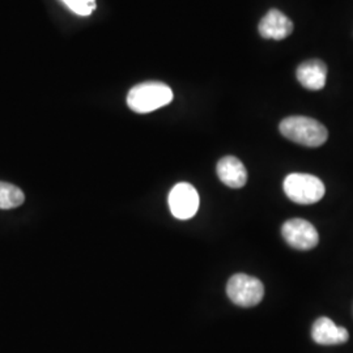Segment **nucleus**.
I'll list each match as a JSON object with an SVG mask.
<instances>
[{"instance_id":"nucleus-1","label":"nucleus","mask_w":353,"mask_h":353,"mask_svg":"<svg viewBox=\"0 0 353 353\" xmlns=\"http://www.w3.org/2000/svg\"><path fill=\"white\" fill-rule=\"evenodd\" d=\"M279 130L287 139L303 147L316 148L327 141V128L309 117H288L280 123Z\"/></svg>"},{"instance_id":"nucleus-2","label":"nucleus","mask_w":353,"mask_h":353,"mask_svg":"<svg viewBox=\"0 0 353 353\" xmlns=\"http://www.w3.org/2000/svg\"><path fill=\"white\" fill-rule=\"evenodd\" d=\"M173 97V90L164 83L148 81L131 88L127 94V105L135 113H151L169 105Z\"/></svg>"},{"instance_id":"nucleus-3","label":"nucleus","mask_w":353,"mask_h":353,"mask_svg":"<svg viewBox=\"0 0 353 353\" xmlns=\"http://www.w3.org/2000/svg\"><path fill=\"white\" fill-rule=\"evenodd\" d=\"M325 185L316 176L293 173L284 179V192L292 202L313 204L325 196Z\"/></svg>"},{"instance_id":"nucleus-4","label":"nucleus","mask_w":353,"mask_h":353,"mask_svg":"<svg viewBox=\"0 0 353 353\" xmlns=\"http://www.w3.org/2000/svg\"><path fill=\"white\" fill-rule=\"evenodd\" d=\"M227 293L232 303L242 307H252L262 301L265 287L259 279L246 274H236L228 281Z\"/></svg>"},{"instance_id":"nucleus-5","label":"nucleus","mask_w":353,"mask_h":353,"mask_svg":"<svg viewBox=\"0 0 353 353\" xmlns=\"http://www.w3.org/2000/svg\"><path fill=\"white\" fill-rule=\"evenodd\" d=\"M281 234L287 243L296 250H312L319 242V236L314 225L303 219H292L285 221L281 228Z\"/></svg>"},{"instance_id":"nucleus-6","label":"nucleus","mask_w":353,"mask_h":353,"mask_svg":"<svg viewBox=\"0 0 353 353\" xmlns=\"http://www.w3.org/2000/svg\"><path fill=\"white\" fill-rule=\"evenodd\" d=\"M169 207L178 220H189L198 212L199 194L190 183H178L169 194Z\"/></svg>"},{"instance_id":"nucleus-7","label":"nucleus","mask_w":353,"mask_h":353,"mask_svg":"<svg viewBox=\"0 0 353 353\" xmlns=\"http://www.w3.org/2000/svg\"><path fill=\"white\" fill-rule=\"evenodd\" d=\"M259 34L265 39L281 41L290 37L293 32V23L279 10H270L258 26Z\"/></svg>"},{"instance_id":"nucleus-8","label":"nucleus","mask_w":353,"mask_h":353,"mask_svg":"<svg viewBox=\"0 0 353 353\" xmlns=\"http://www.w3.org/2000/svg\"><path fill=\"white\" fill-rule=\"evenodd\" d=\"M216 172L220 181L230 189H241L248 182L246 168L234 156L223 157L217 164Z\"/></svg>"},{"instance_id":"nucleus-9","label":"nucleus","mask_w":353,"mask_h":353,"mask_svg":"<svg viewBox=\"0 0 353 353\" xmlns=\"http://www.w3.org/2000/svg\"><path fill=\"white\" fill-rule=\"evenodd\" d=\"M312 336L314 341L321 345H336L343 344L350 339V334L345 328L336 326L326 316L316 319L312 330Z\"/></svg>"},{"instance_id":"nucleus-10","label":"nucleus","mask_w":353,"mask_h":353,"mask_svg":"<svg viewBox=\"0 0 353 353\" xmlns=\"http://www.w3.org/2000/svg\"><path fill=\"white\" fill-rule=\"evenodd\" d=\"M327 67L322 61H306L297 68V80L301 85L310 90H321L326 85Z\"/></svg>"},{"instance_id":"nucleus-11","label":"nucleus","mask_w":353,"mask_h":353,"mask_svg":"<svg viewBox=\"0 0 353 353\" xmlns=\"http://www.w3.org/2000/svg\"><path fill=\"white\" fill-rule=\"evenodd\" d=\"M26 201V195L17 186L0 182V210H12L20 207Z\"/></svg>"},{"instance_id":"nucleus-12","label":"nucleus","mask_w":353,"mask_h":353,"mask_svg":"<svg viewBox=\"0 0 353 353\" xmlns=\"http://www.w3.org/2000/svg\"><path fill=\"white\" fill-rule=\"evenodd\" d=\"M76 14L89 16L96 8V0H62Z\"/></svg>"}]
</instances>
